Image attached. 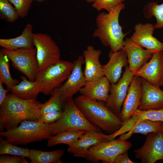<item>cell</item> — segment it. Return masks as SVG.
I'll return each mask as SVG.
<instances>
[{
  "instance_id": "f1b7e54d",
  "label": "cell",
  "mask_w": 163,
  "mask_h": 163,
  "mask_svg": "<svg viewBox=\"0 0 163 163\" xmlns=\"http://www.w3.org/2000/svg\"><path fill=\"white\" fill-rule=\"evenodd\" d=\"M0 80L10 90L13 86L19 83L18 80L13 79L10 72L9 59L0 50Z\"/></svg>"
},
{
  "instance_id": "7402d4cb",
  "label": "cell",
  "mask_w": 163,
  "mask_h": 163,
  "mask_svg": "<svg viewBox=\"0 0 163 163\" xmlns=\"http://www.w3.org/2000/svg\"><path fill=\"white\" fill-rule=\"evenodd\" d=\"M110 83L104 76L97 80L87 82L79 92L81 95L90 99L106 102L109 96Z\"/></svg>"
},
{
  "instance_id": "cb8c5ba5",
  "label": "cell",
  "mask_w": 163,
  "mask_h": 163,
  "mask_svg": "<svg viewBox=\"0 0 163 163\" xmlns=\"http://www.w3.org/2000/svg\"><path fill=\"white\" fill-rule=\"evenodd\" d=\"M21 78L22 81L10 89L11 93L23 99H36L40 91L35 81L28 80L25 76H21Z\"/></svg>"
},
{
  "instance_id": "e575fe53",
  "label": "cell",
  "mask_w": 163,
  "mask_h": 163,
  "mask_svg": "<svg viewBox=\"0 0 163 163\" xmlns=\"http://www.w3.org/2000/svg\"><path fill=\"white\" fill-rule=\"evenodd\" d=\"M62 111H54L42 115L38 121L47 124H52L57 121L61 117Z\"/></svg>"
},
{
  "instance_id": "ffe728a7",
  "label": "cell",
  "mask_w": 163,
  "mask_h": 163,
  "mask_svg": "<svg viewBox=\"0 0 163 163\" xmlns=\"http://www.w3.org/2000/svg\"><path fill=\"white\" fill-rule=\"evenodd\" d=\"M101 54L100 50H96L91 45L83 50L85 68L84 74L87 82L97 80L104 76L102 65L99 61Z\"/></svg>"
},
{
  "instance_id": "1f68e13d",
  "label": "cell",
  "mask_w": 163,
  "mask_h": 163,
  "mask_svg": "<svg viewBox=\"0 0 163 163\" xmlns=\"http://www.w3.org/2000/svg\"><path fill=\"white\" fill-rule=\"evenodd\" d=\"M0 18L8 22H13L19 17L15 8L8 0H0Z\"/></svg>"
},
{
  "instance_id": "3957f363",
  "label": "cell",
  "mask_w": 163,
  "mask_h": 163,
  "mask_svg": "<svg viewBox=\"0 0 163 163\" xmlns=\"http://www.w3.org/2000/svg\"><path fill=\"white\" fill-rule=\"evenodd\" d=\"M74 101L90 123L109 134L118 130L122 126L123 123L120 118L103 103L82 95Z\"/></svg>"
},
{
  "instance_id": "ba28073f",
  "label": "cell",
  "mask_w": 163,
  "mask_h": 163,
  "mask_svg": "<svg viewBox=\"0 0 163 163\" xmlns=\"http://www.w3.org/2000/svg\"><path fill=\"white\" fill-rule=\"evenodd\" d=\"M132 146L130 142L119 139L102 142L89 148L86 159L92 162L113 163L118 155L128 152Z\"/></svg>"
},
{
  "instance_id": "5bb4252c",
  "label": "cell",
  "mask_w": 163,
  "mask_h": 163,
  "mask_svg": "<svg viewBox=\"0 0 163 163\" xmlns=\"http://www.w3.org/2000/svg\"><path fill=\"white\" fill-rule=\"evenodd\" d=\"M134 31L130 38L142 48L154 52L163 51V43L153 35L155 29L152 23H139L134 27Z\"/></svg>"
},
{
  "instance_id": "4dcf8cb0",
  "label": "cell",
  "mask_w": 163,
  "mask_h": 163,
  "mask_svg": "<svg viewBox=\"0 0 163 163\" xmlns=\"http://www.w3.org/2000/svg\"><path fill=\"white\" fill-rule=\"evenodd\" d=\"M51 94L49 99L43 104L41 110V115L53 111H63L65 104L61 101L58 93L54 91Z\"/></svg>"
},
{
  "instance_id": "44dd1931",
  "label": "cell",
  "mask_w": 163,
  "mask_h": 163,
  "mask_svg": "<svg viewBox=\"0 0 163 163\" xmlns=\"http://www.w3.org/2000/svg\"><path fill=\"white\" fill-rule=\"evenodd\" d=\"M109 60L102 66L104 76L110 84L116 83L119 79L123 67L128 63L127 54L123 49L115 52L110 51Z\"/></svg>"
},
{
  "instance_id": "9c48e42d",
  "label": "cell",
  "mask_w": 163,
  "mask_h": 163,
  "mask_svg": "<svg viewBox=\"0 0 163 163\" xmlns=\"http://www.w3.org/2000/svg\"><path fill=\"white\" fill-rule=\"evenodd\" d=\"M33 40L36 49L39 71L60 60L59 49L49 35L41 33L34 34Z\"/></svg>"
},
{
  "instance_id": "52a82bcc",
  "label": "cell",
  "mask_w": 163,
  "mask_h": 163,
  "mask_svg": "<svg viewBox=\"0 0 163 163\" xmlns=\"http://www.w3.org/2000/svg\"><path fill=\"white\" fill-rule=\"evenodd\" d=\"M0 50L12 62V65L29 80L34 81L38 72L36 48Z\"/></svg>"
},
{
  "instance_id": "83f0119b",
  "label": "cell",
  "mask_w": 163,
  "mask_h": 163,
  "mask_svg": "<svg viewBox=\"0 0 163 163\" xmlns=\"http://www.w3.org/2000/svg\"><path fill=\"white\" fill-rule=\"evenodd\" d=\"M143 13L144 17L150 19L154 16L156 20L155 28H163V3L159 4L156 2H150L144 7Z\"/></svg>"
},
{
  "instance_id": "e0dca14e",
  "label": "cell",
  "mask_w": 163,
  "mask_h": 163,
  "mask_svg": "<svg viewBox=\"0 0 163 163\" xmlns=\"http://www.w3.org/2000/svg\"><path fill=\"white\" fill-rule=\"evenodd\" d=\"M142 97L141 78L134 75L129 87L119 118L123 123L138 109Z\"/></svg>"
},
{
  "instance_id": "8d00e7d4",
  "label": "cell",
  "mask_w": 163,
  "mask_h": 163,
  "mask_svg": "<svg viewBox=\"0 0 163 163\" xmlns=\"http://www.w3.org/2000/svg\"><path fill=\"white\" fill-rule=\"evenodd\" d=\"M128 152H126L118 155L114 159L113 163H134L129 158Z\"/></svg>"
},
{
  "instance_id": "f35d334b",
  "label": "cell",
  "mask_w": 163,
  "mask_h": 163,
  "mask_svg": "<svg viewBox=\"0 0 163 163\" xmlns=\"http://www.w3.org/2000/svg\"><path fill=\"white\" fill-rule=\"evenodd\" d=\"M86 1L89 3L93 2L95 0H86Z\"/></svg>"
},
{
  "instance_id": "6da1fadb",
  "label": "cell",
  "mask_w": 163,
  "mask_h": 163,
  "mask_svg": "<svg viewBox=\"0 0 163 163\" xmlns=\"http://www.w3.org/2000/svg\"><path fill=\"white\" fill-rule=\"evenodd\" d=\"M43 104L36 99H23L7 94L0 105V130L15 128L24 120L38 121L41 115Z\"/></svg>"
},
{
  "instance_id": "277c9868",
  "label": "cell",
  "mask_w": 163,
  "mask_h": 163,
  "mask_svg": "<svg viewBox=\"0 0 163 163\" xmlns=\"http://www.w3.org/2000/svg\"><path fill=\"white\" fill-rule=\"evenodd\" d=\"M0 135L14 145H26L48 139L52 136L51 124L38 121L25 120L15 128L1 131Z\"/></svg>"
},
{
  "instance_id": "603a6c76",
  "label": "cell",
  "mask_w": 163,
  "mask_h": 163,
  "mask_svg": "<svg viewBox=\"0 0 163 163\" xmlns=\"http://www.w3.org/2000/svg\"><path fill=\"white\" fill-rule=\"evenodd\" d=\"M33 29L31 24H27L19 36L10 39H0V46L3 48L9 50L34 48Z\"/></svg>"
},
{
  "instance_id": "8992f818",
  "label": "cell",
  "mask_w": 163,
  "mask_h": 163,
  "mask_svg": "<svg viewBox=\"0 0 163 163\" xmlns=\"http://www.w3.org/2000/svg\"><path fill=\"white\" fill-rule=\"evenodd\" d=\"M73 66V62L60 60L57 63L38 71L35 81L40 92L46 95L51 94L67 80Z\"/></svg>"
},
{
  "instance_id": "f546056e",
  "label": "cell",
  "mask_w": 163,
  "mask_h": 163,
  "mask_svg": "<svg viewBox=\"0 0 163 163\" xmlns=\"http://www.w3.org/2000/svg\"><path fill=\"white\" fill-rule=\"evenodd\" d=\"M3 137H0V155H10L26 157L29 159L30 149L17 146L9 142Z\"/></svg>"
},
{
  "instance_id": "9a60e30c",
  "label": "cell",
  "mask_w": 163,
  "mask_h": 163,
  "mask_svg": "<svg viewBox=\"0 0 163 163\" xmlns=\"http://www.w3.org/2000/svg\"><path fill=\"white\" fill-rule=\"evenodd\" d=\"M108 141V135L101 131H86L76 141L69 146L67 151L75 157L86 158L90 147Z\"/></svg>"
},
{
  "instance_id": "7a4b0ae2",
  "label": "cell",
  "mask_w": 163,
  "mask_h": 163,
  "mask_svg": "<svg viewBox=\"0 0 163 163\" xmlns=\"http://www.w3.org/2000/svg\"><path fill=\"white\" fill-rule=\"evenodd\" d=\"M124 8V3H121L109 12L99 13L96 19L97 28L93 33V37L99 38L103 45L109 46L113 52L122 49L124 38L128 34L123 33L119 21L120 13Z\"/></svg>"
},
{
  "instance_id": "74e56055",
  "label": "cell",
  "mask_w": 163,
  "mask_h": 163,
  "mask_svg": "<svg viewBox=\"0 0 163 163\" xmlns=\"http://www.w3.org/2000/svg\"><path fill=\"white\" fill-rule=\"evenodd\" d=\"M3 82L0 80V105H2L5 101L7 93L10 90L8 89H5L3 86Z\"/></svg>"
},
{
  "instance_id": "30bf717a",
  "label": "cell",
  "mask_w": 163,
  "mask_h": 163,
  "mask_svg": "<svg viewBox=\"0 0 163 163\" xmlns=\"http://www.w3.org/2000/svg\"><path fill=\"white\" fill-rule=\"evenodd\" d=\"M73 63V69L66 81L54 90L58 93L64 104L79 91L87 82L82 69V66L85 64L83 56H79Z\"/></svg>"
},
{
  "instance_id": "7c38bea8",
  "label": "cell",
  "mask_w": 163,
  "mask_h": 163,
  "mask_svg": "<svg viewBox=\"0 0 163 163\" xmlns=\"http://www.w3.org/2000/svg\"><path fill=\"white\" fill-rule=\"evenodd\" d=\"M145 142L140 148L134 150L136 158L142 163H155L163 161V134L161 132L147 135Z\"/></svg>"
},
{
  "instance_id": "ac0fdd59",
  "label": "cell",
  "mask_w": 163,
  "mask_h": 163,
  "mask_svg": "<svg viewBox=\"0 0 163 163\" xmlns=\"http://www.w3.org/2000/svg\"><path fill=\"white\" fill-rule=\"evenodd\" d=\"M141 78L142 97L138 109L142 110L163 108V91Z\"/></svg>"
},
{
  "instance_id": "4fadbf2b",
  "label": "cell",
  "mask_w": 163,
  "mask_h": 163,
  "mask_svg": "<svg viewBox=\"0 0 163 163\" xmlns=\"http://www.w3.org/2000/svg\"><path fill=\"white\" fill-rule=\"evenodd\" d=\"M159 87L163 86V51L154 53L150 59L133 73Z\"/></svg>"
},
{
  "instance_id": "4316f807",
  "label": "cell",
  "mask_w": 163,
  "mask_h": 163,
  "mask_svg": "<svg viewBox=\"0 0 163 163\" xmlns=\"http://www.w3.org/2000/svg\"><path fill=\"white\" fill-rule=\"evenodd\" d=\"M83 130H67L50 136L47 139V146L52 147L62 144L69 146L76 141L85 132Z\"/></svg>"
},
{
  "instance_id": "ab89813d",
  "label": "cell",
  "mask_w": 163,
  "mask_h": 163,
  "mask_svg": "<svg viewBox=\"0 0 163 163\" xmlns=\"http://www.w3.org/2000/svg\"><path fill=\"white\" fill-rule=\"evenodd\" d=\"M161 131L163 133V122L162 123L161 127Z\"/></svg>"
},
{
  "instance_id": "d590c367",
  "label": "cell",
  "mask_w": 163,
  "mask_h": 163,
  "mask_svg": "<svg viewBox=\"0 0 163 163\" xmlns=\"http://www.w3.org/2000/svg\"><path fill=\"white\" fill-rule=\"evenodd\" d=\"M0 157V163H28L25 157L13 155L9 156L7 155H1Z\"/></svg>"
},
{
  "instance_id": "d4e9b609",
  "label": "cell",
  "mask_w": 163,
  "mask_h": 163,
  "mask_svg": "<svg viewBox=\"0 0 163 163\" xmlns=\"http://www.w3.org/2000/svg\"><path fill=\"white\" fill-rule=\"evenodd\" d=\"M29 158L31 163H62L61 158L65 153L64 149L46 152L30 149Z\"/></svg>"
},
{
  "instance_id": "d6a6232c",
  "label": "cell",
  "mask_w": 163,
  "mask_h": 163,
  "mask_svg": "<svg viewBox=\"0 0 163 163\" xmlns=\"http://www.w3.org/2000/svg\"><path fill=\"white\" fill-rule=\"evenodd\" d=\"M125 0H95L92 7L100 11L104 9L110 12L116 7L123 3Z\"/></svg>"
},
{
  "instance_id": "d6986e66",
  "label": "cell",
  "mask_w": 163,
  "mask_h": 163,
  "mask_svg": "<svg viewBox=\"0 0 163 163\" xmlns=\"http://www.w3.org/2000/svg\"><path fill=\"white\" fill-rule=\"evenodd\" d=\"M146 120L163 122V108L146 110L138 109L126 121L123 123L122 126L118 130L108 135V140L114 139L117 136L127 132L138 123Z\"/></svg>"
},
{
  "instance_id": "836d02e7",
  "label": "cell",
  "mask_w": 163,
  "mask_h": 163,
  "mask_svg": "<svg viewBox=\"0 0 163 163\" xmlns=\"http://www.w3.org/2000/svg\"><path fill=\"white\" fill-rule=\"evenodd\" d=\"M14 6L18 14L22 18L28 14L33 0H8Z\"/></svg>"
},
{
  "instance_id": "484cf974",
  "label": "cell",
  "mask_w": 163,
  "mask_h": 163,
  "mask_svg": "<svg viewBox=\"0 0 163 163\" xmlns=\"http://www.w3.org/2000/svg\"><path fill=\"white\" fill-rule=\"evenodd\" d=\"M163 122L146 120L140 121L127 132L121 135L118 139L126 140L134 133H140L147 135L151 132L161 131Z\"/></svg>"
},
{
  "instance_id": "8fae6325",
  "label": "cell",
  "mask_w": 163,
  "mask_h": 163,
  "mask_svg": "<svg viewBox=\"0 0 163 163\" xmlns=\"http://www.w3.org/2000/svg\"><path fill=\"white\" fill-rule=\"evenodd\" d=\"M134 76L129 70V66H126L123 75L117 83L110 84V94L105 105L113 113L119 117Z\"/></svg>"
},
{
  "instance_id": "5b68a950",
  "label": "cell",
  "mask_w": 163,
  "mask_h": 163,
  "mask_svg": "<svg viewBox=\"0 0 163 163\" xmlns=\"http://www.w3.org/2000/svg\"><path fill=\"white\" fill-rule=\"evenodd\" d=\"M64 109L59 119L51 124L52 136L67 130L101 131L87 120L72 98L65 103Z\"/></svg>"
},
{
  "instance_id": "2e32d148",
  "label": "cell",
  "mask_w": 163,
  "mask_h": 163,
  "mask_svg": "<svg viewBox=\"0 0 163 163\" xmlns=\"http://www.w3.org/2000/svg\"><path fill=\"white\" fill-rule=\"evenodd\" d=\"M123 50L127 57L129 67L133 72L136 71L146 63L151 58L154 52L144 49L130 38L124 41Z\"/></svg>"
}]
</instances>
